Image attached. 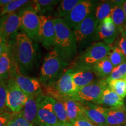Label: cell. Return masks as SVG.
<instances>
[{
    "label": "cell",
    "mask_w": 126,
    "mask_h": 126,
    "mask_svg": "<svg viewBox=\"0 0 126 126\" xmlns=\"http://www.w3.org/2000/svg\"><path fill=\"white\" fill-rule=\"evenodd\" d=\"M51 101L55 114L60 122L65 124H71L68 119L65 108L62 102L52 97H51Z\"/></svg>",
    "instance_id": "cell-29"
},
{
    "label": "cell",
    "mask_w": 126,
    "mask_h": 126,
    "mask_svg": "<svg viewBox=\"0 0 126 126\" xmlns=\"http://www.w3.org/2000/svg\"><path fill=\"white\" fill-rule=\"evenodd\" d=\"M96 105H102L110 108H118L124 106V99L111 90L108 85L104 89L102 96Z\"/></svg>",
    "instance_id": "cell-21"
},
{
    "label": "cell",
    "mask_w": 126,
    "mask_h": 126,
    "mask_svg": "<svg viewBox=\"0 0 126 126\" xmlns=\"http://www.w3.org/2000/svg\"><path fill=\"white\" fill-rule=\"evenodd\" d=\"M71 125L72 126H98L91 122L85 114L72 123Z\"/></svg>",
    "instance_id": "cell-36"
},
{
    "label": "cell",
    "mask_w": 126,
    "mask_h": 126,
    "mask_svg": "<svg viewBox=\"0 0 126 126\" xmlns=\"http://www.w3.org/2000/svg\"><path fill=\"white\" fill-rule=\"evenodd\" d=\"M106 124L108 126H121L126 123L125 106L118 108H107Z\"/></svg>",
    "instance_id": "cell-19"
},
{
    "label": "cell",
    "mask_w": 126,
    "mask_h": 126,
    "mask_svg": "<svg viewBox=\"0 0 126 126\" xmlns=\"http://www.w3.org/2000/svg\"><path fill=\"white\" fill-rule=\"evenodd\" d=\"M114 5L111 10L110 17L116 28L122 32L126 28V19L123 8L124 1H114Z\"/></svg>",
    "instance_id": "cell-23"
},
{
    "label": "cell",
    "mask_w": 126,
    "mask_h": 126,
    "mask_svg": "<svg viewBox=\"0 0 126 126\" xmlns=\"http://www.w3.org/2000/svg\"><path fill=\"white\" fill-rule=\"evenodd\" d=\"M7 90L6 82L0 81V113L10 111L7 106Z\"/></svg>",
    "instance_id": "cell-32"
},
{
    "label": "cell",
    "mask_w": 126,
    "mask_h": 126,
    "mask_svg": "<svg viewBox=\"0 0 126 126\" xmlns=\"http://www.w3.org/2000/svg\"><path fill=\"white\" fill-rule=\"evenodd\" d=\"M7 43L0 36V57L2 55L3 51H4L5 47L7 45Z\"/></svg>",
    "instance_id": "cell-38"
},
{
    "label": "cell",
    "mask_w": 126,
    "mask_h": 126,
    "mask_svg": "<svg viewBox=\"0 0 126 126\" xmlns=\"http://www.w3.org/2000/svg\"><path fill=\"white\" fill-rule=\"evenodd\" d=\"M72 70V79L77 88L88 85L100 79L97 78L95 74L90 68H78Z\"/></svg>",
    "instance_id": "cell-18"
},
{
    "label": "cell",
    "mask_w": 126,
    "mask_h": 126,
    "mask_svg": "<svg viewBox=\"0 0 126 126\" xmlns=\"http://www.w3.org/2000/svg\"><path fill=\"white\" fill-rule=\"evenodd\" d=\"M98 1L93 0H81L70 12L63 19L67 26L73 30L83 22L95 10Z\"/></svg>",
    "instance_id": "cell-7"
},
{
    "label": "cell",
    "mask_w": 126,
    "mask_h": 126,
    "mask_svg": "<svg viewBox=\"0 0 126 126\" xmlns=\"http://www.w3.org/2000/svg\"><path fill=\"white\" fill-rule=\"evenodd\" d=\"M114 5V1H103L97 3L94 14L97 23L110 16Z\"/></svg>",
    "instance_id": "cell-27"
},
{
    "label": "cell",
    "mask_w": 126,
    "mask_h": 126,
    "mask_svg": "<svg viewBox=\"0 0 126 126\" xmlns=\"http://www.w3.org/2000/svg\"><path fill=\"white\" fill-rule=\"evenodd\" d=\"M110 62L114 68L126 61V58L120 48L116 46H113L108 56Z\"/></svg>",
    "instance_id": "cell-30"
},
{
    "label": "cell",
    "mask_w": 126,
    "mask_h": 126,
    "mask_svg": "<svg viewBox=\"0 0 126 126\" xmlns=\"http://www.w3.org/2000/svg\"><path fill=\"white\" fill-rule=\"evenodd\" d=\"M8 44L12 62L11 74L17 71L26 75L33 69L36 62L37 53L34 42L21 32Z\"/></svg>",
    "instance_id": "cell-1"
},
{
    "label": "cell",
    "mask_w": 126,
    "mask_h": 126,
    "mask_svg": "<svg viewBox=\"0 0 126 126\" xmlns=\"http://www.w3.org/2000/svg\"><path fill=\"white\" fill-rule=\"evenodd\" d=\"M125 100H124V106H125L126 108V97H125Z\"/></svg>",
    "instance_id": "cell-41"
},
{
    "label": "cell",
    "mask_w": 126,
    "mask_h": 126,
    "mask_svg": "<svg viewBox=\"0 0 126 126\" xmlns=\"http://www.w3.org/2000/svg\"></svg>",
    "instance_id": "cell-47"
},
{
    "label": "cell",
    "mask_w": 126,
    "mask_h": 126,
    "mask_svg": "<svg viewBox=\"0 0 126 126\" xmlns=\"http://www.w3.org/2000/svg\"><path fill=\"white\" fill-rule=\"evenodd\" d=\"M120 32L116 28L111 17L109 16L100 22L96 30V39L109 45L117 40Z\"/></svg>",
    "instance_id": "cell-14"
},
{
    "label": "cell",
    "mask_w": 126,
    "mask_h": 126,
    "mask_svg": "<svg viewBox=\"0 0 126 126\" xmlns=\"http://www.w3.org/2000/svg\"><path fill=\"white\" fill-rule=\"evenodd\" d=\"M38 112L37 124H44L47 126H54L60 123L53 110L51 97L45 94L37 96Z\"/></svg>",
    "instance_id": "cell-10"
},
{
    "label": "cell",
    "mask_w": 126,
    "mask_h": 126,
    "mask_svg": "<svg viewBox=\"0 0 126 126\" xmlns=\"http://www.w3.org/2000/svg\"><path fill=\"white\" fill-rule=\"evenodd\" d=\"M121 126H126V124H123V125Z\"/></svg>",
    "instance_id": "cell-46"
},
{
    "label": "cell",
    "mask_w": 126,
    "mask_h": 126,
    "mask_svg": "<svg viewBox=\"0 0 126 126\" xmlns=\"http://www.w3.org/2000/svg\"><path fill=\"white\" fill-rule=\"evenodd\" d=\"M126 75V61L117 67L114 68L111 74L106 79L107 82L112 80L122 79Z\"/></svg>",
    "instance_id": "cell-33"
},
{
    "label": "cell",
    "mask_w": 126,
    "mask_h": 126,
    "mask_svg": "<svg viewBox=\"0 0 126 126\" xmlns=\"http://www.w3.org/2000/svg\"><path fill=\"white\" fill-rule=\"evenodd\" d=\"M111 48L112 46L107 45L102 42L93 43L77 57L72 63V66L70 68L72 70L91 69L94 64L109 56Z\"/></svg>",
    "instance_id": "cell-4"
},
{
    "label": "cell",
    "mask_w": 126,
    "mask_h": 126,
    "mask_svg": "<svg viewBox=\"0 0 126 126\" xmlns=\"http://www.w3.org/2000/svg\"><path fill=\"white\" fill-rule=\"evenodd\" d=\"M82 103L83 113L91 122L98 126H107L106 118L107 108L90 102Z\"/></svg>",
    "instance_id": "cell-16"
},
{
    "label": "cell",
    "mask_w": 126,
    "mask_h": 126,
    "mask_svg": "<svg viewBox=\"0 0 126 126\" xmlns=\"http://www.w3.org/2000/svg\"><path fill=\"white\" fill-rule=\"evenodd\" d=\"M81 0H63L60 1L59 4L57 5L53 16L54 18L64 19L70 14Z\"/></svg>",
    "instance_id": "cell-26"
},
{
    "label": "cell",
    "mask_w": 126,
    "mask_h": 126,
    "mask_svg": "<svg viewBox=\"0 0 126 126\" xmlns=\"http://www.w3.org/2000/svg\"><path fill=\"white\" fill-rule=\"evenodd\" d=\"M108 86L120 96L122 99H124L126 97V81L123 79L117 80H112L108 82Z\"/></svg>",
    "instance_id": "cell-31"
},
{
    "label": "cell",
    "mask_w": 126,
    "mask_h": 126,
    "mask_svg": "<svg viewBox=\"0 0 126 126\" xmlns=\"http://www.w3.org/2000/svg\"><path fill=\"white\" fill-rule=\"evenodd\" d=\"M37 97L29 96L25 103L23 109L22 110L20 114L25 118L28 122L31 123L34 126H36L38 112V103Z\"/></svg>",
    "instance_id": "cell-20"
},
{
    "label": "cell",
    "mask_w": 126,
    "mask_h": 126,
    "mask_svg": "<svg viewBox=\"0 0 126 126\" xmlns=\"http://www.w3.org/2000/svg\"><path fill=\"white\" fill-rule=\"evenodd\" d=\"M30 2L31 1H26V0H12L11 2L3 8L0 12V15L3 16L7 14L18 11L23 8L28 7Z\"/></svg>",
    "instance_id": "cell-28"
},
{
    "label": "cell",
    "mask_w": 126,
    "mask_h": 126,
    "mask_svg": "<svg viewBox=\"0 0 126 126\" xmlns=\"http://www.w3.org/2000/svg\"><path fill=\"white\" fill-rule=\"evenodd\" d=\"M114 68L108 56L94 64L91 67V70L94 71L98 79H106L111 74Z\"/></svg>",
    "instance_id": "cell-25"
},
{
    "label": "cell",
    "mask_w": 126,
    "mask_h": 126,
    "mask_svg": "<svg viewBox=\"0 0 126 126\" xmlns=\"http://www.w3.org/2000/svg\"><path fill=\"white\" fill-rule=\"evenodd\" d=\"M15 114L10 111L0 113V126H7L8 123Z\"/></svg>",
    "instance_id": "cell-37"
},
{
    "label": "cell",
    "mask_w": 126,
    "mask_h": 126,
    "mask_svg": "<svg viewBox=\"0 0 126 126\" xmlns=\"http://www.w3.org/2000/svg\"><path fill=\"white\" fill-rule=\"evenodd\" d=\"M18 12L20 16V29L33 41L40 42V19L38 14L29 5L20 9Z\"/></svg>",
    "instance_id": "cell-6"
},
{
    "label": "cell",
    "mask_w": 126,
    "mask_h": 126,
    "mask_svg": "<svg viewBox=\"0 0 126 126\" xmlns=\"http://www.w3.org/2000/svg\"><path fill=\"white\" fill-rule=\"evenodd\" d=\"M60 2L59 0H34L31 1L29 6L39 16H47L48 14L54 11Z\"/></svg>",
    "instance_id": "cell-22"
},
{
    "label": "cell",
    "mask_w": 126,
    "mask_h": 126,
    "mask_svg": "<svg viewBox=\"0 0 126 126\" xmlns=\"http://www.w3.org/2000/svg\"><path fill=\"white\" fill-rule=\"evenodd\" d=\"M7 126H34L31 123L28 122L24 117L20 114H16L10 121L8 123Z\"/></svg>",
    "instance_id": "cell-34"
},
{
    "label": "cell",
    "mask_w": 126,
    "mask_h": 126,
    "mask_svg": "<svg viewBox=\"0 0 126 126\" xmlns=\"http://www.w3.org/2000/svg\"><path fill=\"white\" fill-rule=\"evenodd\" d=\"M10 78L15 80L19 87L28 96L37 97L44 93L42 83L38 79L29 77L17 71L11 74Z\"/></svg>",
    "instance_id": "cell-12"
},
{
    "label": "cell",
    "mask_w": 126,
    "mask_h": 126,
    "mask_svg": "<svg viewBox=\"0 0 126 126\" xmlns=\"http://www.w3.org/2000/svg\"><path fill=\"white\" fill-rule=\"evenodd\" d=\"M123 32H124V33H125L126 34V28H125V29H124V30H123V31H122Z\"/></svg>",
    "instance_id": "cell-42"
},
{
    "label": "cell",
    "mask_w": 126,
    "mask_h": 126,
    "mask_svg": "<svg viewBox=\"0 0 126 126\" xmlns=\"http://www.w3.org/2000/svg\"><path fill=\"white\" fill-rule=\"evenodd\" d=\"M12 62L8 44L5 47L2 55L0 57V81L7 82L10 77Z\"/></svg>",
    "instance_id": "cell-24"
},
{
    "label": "cell",
    "mask_w": 126,
    "mask_h": 126,
    "mask_svg": "<svg viewBox=\"0 0 126 126\" xmlns=\"http://www.w3.org/2000/svg\"><path fill=\"white\" fill-rule=\"evenodd\" d=\"M36 126H47L44 125V124H38V125Z\"/></svg>",
    "instance_id": "cell-43"
},
{
    "label": "cell",
    "mask_w": 126,
    "mask_h": 126,
    "mask_svg": "<svg viewBox=\"0 0 126 126\" xmlns=\"http://www.w3.org/2000/svg\"><path fill=\"white\" fill-rule=\"evenodd\" d=\"M108 85L106 79H98L88 85L78 88L74 99L81 102H93L97 104Z\"/></svg>",
    "instance_id": "cell-9"
},
{
    "label": "cell",
    "mask_w": 126,
    "mask_h": 126,
    "mask_svg": "<svg viewBox=\"0 0 126 126\" xmlns=\"http://www.w3.org/2000/svg\"><path fill=\"white\" fill-rule=\"evenodd\" d=\"M1 19H2V16L0 15V27H1Z\"/></svg>",
    "instance_id": "cell-44"
},
{
    "label": "cell",
    "mask_w": 126,
    "mask_h": 126,
    "mask_svg": "<svg viewBox=\"0 0 126 126\" xmlns=\"http://www.w3.org/2000/svg\"><path fill=\"white\" fill-rule=\"evenodd\" d=\"M7 90V106L12 113L19 114L21 112L28 96L21 90L13 78H9L6 82Z\"/></svg>",
    "instance_id": "cell-8"
},
{
    "label": "cell",
    "mask_w": 126,
    "mask_h": 126,
    "mask_svg": "<svg viewBox=\"0 0 126 126\" xmlns=\"http://www.w3.org/2000/svg\"><path fill=\"white\" fill-rule=\"evenodd\" d=\"M123 10L124 12V14H125L126 19V1H124L123 3Z\"/></svg>",
    "instance_id": "cell-39"
},
{
    "label": "cell",
    "mask_w": 126,
    "mask_h": 126,
    "mask_svg": "<svg viewBox=\"0 0 126 126\" xmlns=\"http://www.w3.org/2000/svg\"><path fill=\"white\" fill-rule=\"evenodd\" d=\"M68 64L59 53L53 49L46 55L40 69V80L43 86L53 85L56 83L67 70Z\"/></svg>",
    "instance_id": "cell-3"
},
{
    "label": "cell",
    "mask_w": 126,
    "mask_h": 126,
    "mask_svg": "<svg viewBox=\"0 0 126 126\" xmlns=\"http://www.w3.org/2000/svg\"><path fill=\"white\" fill-rule=\"evenodd\" d=\"M73 70L67 68L54 85L56 92L63 97L74 98L77 89L72 79Z\"/></svg>",
    "instance_id": "cell-15"
},
{
    "label": "cell",
    "mask_w": 126,
    "mask_h": 126,
    "mask_svg": "<svg viewBox=\"0 0 126 126\" xmlns=\"http://www.w3.org/2000/svg\"><path fill=\"white\" fill-rule=\"evenodd\" d=\"M20 29V16L19 12L7 14L2 16L0 36L8 43L16 37Z\"/></svg>",
    "instance_id": "cell-11"
},
{
    "label": "cell",
    "mask_w": 126,
    "mask_h": 126,
    "mask_svg": "<svg viewBox=\"0 0 126 126\" xmlns=\"http://www.w3.org/2000/svg\"><path fill=\"white\" fill-rule=\"evenodd\" d=\"M54 126H72L71 124H65L63 123H60L57 124V125Z\"/></svg>",
    "instance_id": "cell-40"
},
{
    "label": "cell",
    "mask_w": 126,
    "mask_h": 126,
    "mask_svg": "<svg viewBox=\"0 0 126 126\" xmlns=\"http://www.w3.org/2000/svg\"><path fill=\"white\" fill-rule=\"evenodd\" d=\"M56 36L54 47L65 62L68 64L75 58L78 52V46L73 30L70 29L63 19H55Z\"/></svg>",
    "instance_id": "cell-2"
},
{
    "label": "cell",
    "mask_w": 126,
    "mask_h": 126,
    "mask_svg": "<svg viewBox=\"0 0 126 126\" xmlns=\"http://www.w3.org/2000/svg\"><path fill=\"white\" fill-rule=\"evenodd\" d=\"M54 99L63 103L65 108L68 119L71 124L76 120L78 118L84 114L82 102L77 101L71 97L61 96L59 94L56 96Z\"/></svg>",
    "instance_id": "cell-17"
},
{
    "label": "cell",
    "mask_w": 126,
    "mask_h": 126,
    "mask_svg": "<svg viewBox=\"0 0 126 126\" xmlns=\"http://www.w3.org/2000/svg\"><path fill=\"white\" fill-rule=\"evenodd\" d=\"M115 46L119 47L126 58V35L124 32L122 31L120 32V34L116 40Z\"/></svg>",
    "instance_id": "cell-35"
},
{
    "label": "cell",
    "mask_w": 126,
    "mask_h": 126,
    "mask_svg": "<svg viewBox=\"0 0 126 126\" xmlns=\"http://www.w3.org/2000/svg\"><path fill=\"white\" fill-rule=\"evenodd\" d=\"M39 40L46 49L53 48L56 36L55 18L50 16H39Z\"/></svg>",
    "instance_id": "cell-13"
},
{
    "label": "cell",
    "mask_w": 126,
    "mask_h": 126,
    "mask_svg": "<svg viewBox=\"0 0 126 126\" xmlns=\"http://www.w3.org/2000/svg\"><path fill=\"white\" fill-rule=\"evenodd\" d=\"M97 26L98 23L94 12L73 29L78 48L82 49L87 46L94 39H97Z\"/></svg>",
    "instance_id": "cell-5"
},
{
    "label": "cell",
    "mask_w": 126,
    "mask_h": 126,
    "mask_svg": "<svg viewBox=\"0 0 126 126\" xmlns=\"http://www.w3.org/2000/svg\"><path fill=\"white\" fill-rule=\"evenodd\" d=\"M122 79H123L124 80H125V81H126V75H125V76H124V77H123V78H122Z\"/></svg>",
    "instance_id": "cell-45"
}]
</instances>
